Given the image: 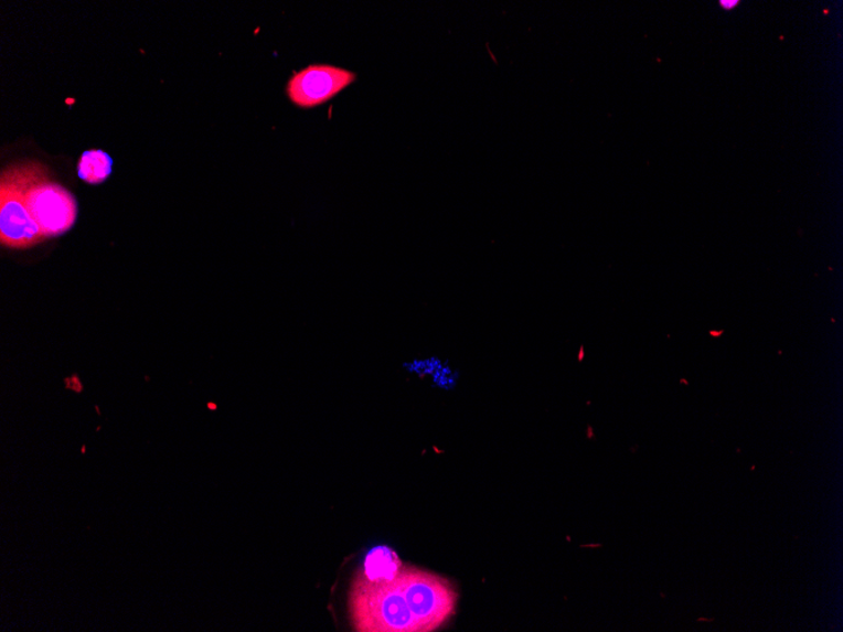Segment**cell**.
I'll return each mask as SVG.
<instances>
[{
  "instance_id": "6da1fadb",
  "label": "cell",
  "mask_w": 843,
  "mask_h": 632,
  "mask_svg": "<svg viewBox=\"0 0 843 632\" xmlns=\"http://www.w3.org/2000/svg\"><path fill=\"white\" fill-rule=\"evenodd\" d=\"M459 594L449 579L402 566L384 581L360 570L349 593L351 625L358 632H433L450 621Z\"/></svg>"
},
{
  "instance_id": "7a4b0ae2",
  "label": "cell",
  "mask_w": 843,
  "mask_h": 632,
  "mask_svg": "<svg viewBox=\"0 0 843 632\" xmlns=\"http://www.w3.org/2000/svg\"><path fill=\"white\" fill-rule=\"evenodd\" d=\"M41 162L25 161L6 167L0 178V244L24 250L45 242L30 213L28 190Z\"/></svg>"
},
{
  "instance_id": "3957f363",
  "label": "cell",
  "mask_w": 843,
  "mask_h": 632,
  "mask_svg": "<svg viewBox=\"0 0 843 632\" xmlns=\"http://www.w3.org/2000/svg\"><path fill=\"white\" fill-rule=\"evenodd\" d=\"M25 201L34 223L46 240L73 229L77 218V202L72 192L50 179L47 165L41 163Z\"/></svg>"
},
{
  "instance_id": "277c9868",
  "label": "cell",
  "mask_w": 843,
  "mask_h": 632,
  "mask_svg": "<svg viewBox=\"0 0 843 632\" xmlns=\"http://www.w3.org/2000/svg\"><path fill=\"white\" fill-rule=\"evenodd\" d=\"M356 74L333 65H310L295 73L286 87L288 99L301 109L318 108L355 83Z\"/></svg>"
},
{
  "instance_id": "5b68a950",
  "label": "cell",
  "mask_w": 843,
  "mask_h": 632,
  "mask_svg": "<svg viewBox=\"0 0 843 632\" xmlns=\"http://www.w3.org/2000/svg\"><path fill=\"white\" fill-rule=\"evenodd\" d=\"M402 561L394 550L386 547L375 548L369 553L363 574L371 581H384L399 572Z\"/></svg>"
},
{
  "instance_id": "8992f818",
  "label": "cell",
  "mask_w": 843,
  "mask_h": 632,
  "mask_svg": "<svg viewBox=\"0 0 843 632\" xmlns=\"http://www.w3.org/2000/svg\"><path fill=\"white\" fill-rule=\"evenodd\" d=\"M111 171V157L100 149L84 152L77 163L78 178L90 184H100L107 181Z\"/></svg>"
},
{
  "instance_id": "52a82bcc",
  "label": "cell",
  "mask_w": 843,
  "mask_h": 632,
  "mask_svg": "<svg viewBox=\"0 0 843 632\" xmlns=\"http://www.w3.org/2000/svg\"><path fill=\"white\" fill-rule=\"evenodd\" d=\"M73 379H74V383H72V381H70V379H66L67 389H73V390H75L77 393H82L83 392V385H82L81 381H78L77 376H74Z\"/></svg>"
},
{
  "instance_id": "ba28073f",
  "label": "cell",
  "mask_w": 843,
  "mask_h": 632,
  "mask_svg": "<svg viewBox=\"0 0 843 632\" xmlns=\"http://www.w3.org/2000/svg\"><path fill=\"white\" fill-rule=\"evenodd\" d=\"M723 7L725 8H732L737 4V2H722Z\"/></svg>"
}]
</instances>
